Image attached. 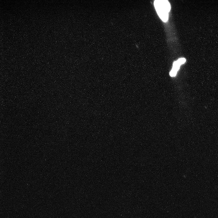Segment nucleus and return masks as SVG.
<instances>
[{"instance_id":"1","label":"nucleus","mask_w":218,"mask_h":218,"mask_svg":"<svg viewBox=\"0 0 218 218\" xmlns=\"http://www.w3.org/2000/svg\"><path fill=\"white\" fill-rule=\"evenodd\" d=\"M154 5L157 13L164 22L167 21L168 18V12L170 9L169 2L167 0H156Z\"/></svg>"},{"instance_id":"2","label":"nucleus","mask_w":218,"mask_h":218,"mask_svg":"<svg viewBox=\"0 0 218 218\" xmlns=\"http://www.w3.org/2000/svg\"><path fill=\"white\" fill-rule=\"evenodd\" d=\"M177 72L176 71L172 69L170 72V75L171 77L175 76L177 74Z\"/></svg>"}]
</instances>
